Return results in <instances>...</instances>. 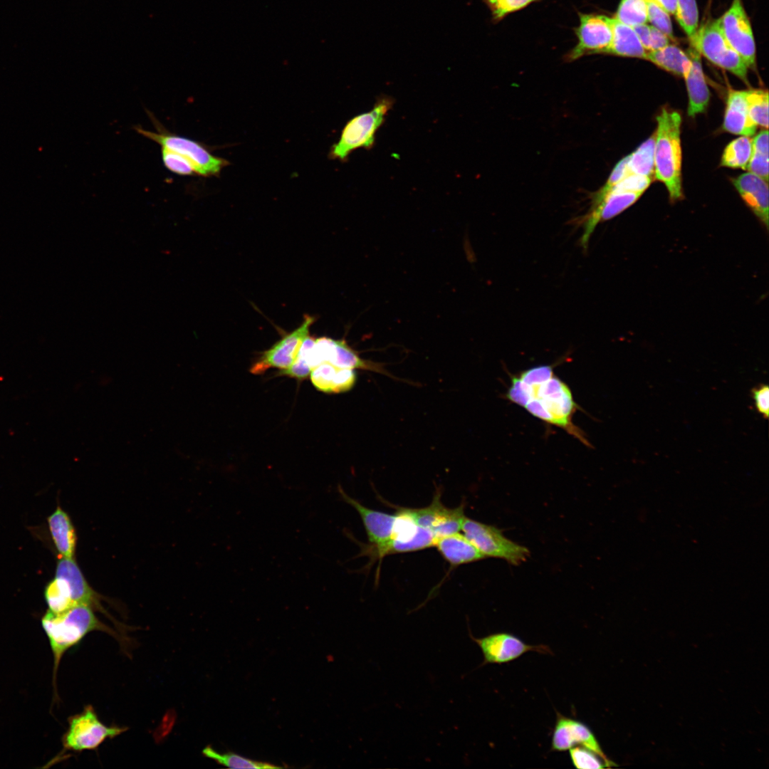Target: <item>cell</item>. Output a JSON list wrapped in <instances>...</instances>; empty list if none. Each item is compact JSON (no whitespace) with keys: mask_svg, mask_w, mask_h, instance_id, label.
<instances>
[{"mask_svg":"<svg viewBox=\"0 0 769 769\" xmlns=\"http://www.w3.org/2000/svg\"><path fill=\"white\" fill-rule=\"evenodd\" d=\"M612 37L605 54L622 57L645 58L647 51L643 48L634 28L611 18Z\"/></svg>","mask_w":769,"mask_h":769,"instance_id":"603a6c76","label":"cell"},{"mask_svg":"<svg viewBox=\"0 0 769 769\" xmlns=\"http://www.w3.org/2000/svg\"><path fill=\"white\" fill-rule=\"evenodd\" d=\"M314 387L325 393H341L350 390L356 383L355 370L340 368L329 362H323L310 372Z\"/></svg>","mask_w":769,"mask_h":769,"instance_id":"d6986e66","label":"cell"},{"mask_svg":"<svg viewBox=\"0 0 769 769\" xmlns=\"http://www.w3.org/2000/svg\"><path fill=\"white\" fill-rule=\"evenodd\" d=\"M655 132L632 154L627 162L628 174L654 177Z\"/></svg>","mask_w":769,"mask_h":769,"instance_id":"d4e9b609","label":"cell"},{"mask_svg":"<svg viewBox=\"0 0 769 769\" xmlns=\"http://www.w3.org/2000/svg\"><path fill=\"white\" fill-rule=\"evenodd\" d=\"M537 1L540 0H484V3L491 11L493 21L497 23Z\"/></svg>","mask_w":769,"mask_h":769,"instance_id":"836d02e7","label":"cell"},{"mask_svg":"<svg viewBox=\"0 0 769 769\" xmlns=\"http://www.w3.org/2000/svg\"><path fill=\"white\" fill-rule=\"evenodd\" d=\"M723 128L735 135L750 137L755 134L757 125L750 119L746 102V90L728 92Z\"/></svg>","mask_w":769,"mask_h":769,"instance_id":"ffe728a7","label":"cell"},{"mask_svg":"<svg viewBox=\"0 0 769 769\" xmlns=\"http://www.w3.org/2000/svg\"><path fill=\"white\" fill-rule=\"evenodd\" d=\"M647 9L648 20L652 25L674 40L673 28L669 14L656 0H644Z\"/></svg>","mask_w":769,"mask_h":769,"instance_id":"e575fe53","label":"cell"},{"mask_svg":"<svg viewBox=\"0 0 769 769\" xmlns=\"http://www.w3.org/2000/svg\"><path fill=\"white\" fill-rule=\"evenodd\" d=\"M55 577L66 582L75 605H86L93 608L100 606L98 595L90 586L73 558L61 557L57 563Z\"/></svg>","mask_w":769,"mask_h":769,"instance_id":"e0dca14e","label":"cell"},{"mask_svg":"<svg viewBox=\"0 0 769 769\" xmlns=\"http://www.w3.org/2000/svg\"><path fill=\"white\" fill-rule=\"evenodd\" d=\"M402 509L408 514L417 525L430 530L436 538L458 533L461 529L465 515L464 506L449 508L441 501L440 491H437L432 502L422 508Z\"/></svg>","mask_w":769,"mask_h":769,"instance_id":"7c38bea8","label":"cell"},{"mask_svg":"<svg viewBox=\"0 0 769 769\" xmlns=\"http://www.w3.org/2000/svg\"><path fill=\"white\" fill-rule=\"evenodd\" d=\"M720 19L722 30L731 46L741 56L748 68H755V39L741 0H733L730 8Z\"/></svg>","mask_w":769,"mask_h":769,"instance_id":"8fae6325","label":"cell"},{"mask_svg":"<svg viewBox=\"0 0 769 769\" xmlns=\"http://www.w3.org/2000/svg\"><path fill=\"white\" fill-rule=\"evenodd\" d=\"M392 105V98H380L371 110L350 119L342 129L339 140L333 146L330 157L345 160L356 149L372 148L376 132Z\"/></svg>","mask_w":769,"mask_h":769,"instance_id":"277c9868","label":"cell"},{"mask_svg":"<svg viewBox=\"0 0 769 769\" xmlns=\"http://www.w3.org/2000/svg\"><path fill=\"white\" fill-rule=\"evenodd\" d=\"M746 204L768 229V184L760 177L746 172L732 180Z\"/></svg>","mask_w":769,"mask_h":769,"instance_id":"2e32d148","label":"cell"},{"mask_svg":"<svg viewBox=\"0 0 769 769\" xmlns=\"http://www.w3.org/2000/svg\"><path fill=\"white\" fill-rule=\"evenodd\" d=\"M202 753L206 758L212 759L217 763L230 768H257L272 769L281 767L270 763L256 761L248 759L244 756L234 753H220L211 746H206L202 750Z\"/></svg>","mask_w":769,"mask_h":769,"instance_id":"f1b7e54d","label":"cell"},{"mask_svg":"<svg viewBox=\"0 0 769 769\" xmlns=\"http://www.w3.org/2000/svg\"><path fill=\"white\" fill-rule=\"evenodd\" d=\"M161 156L164 166L172 173L181 176H188L195 173L191 162L182 155L161 147Z\"/></svg>","mask_w":769,"mask_h":769,"instance_id":"d590c367","label":"cell"},{"mask_svg":"<svg viewBox=\"0 0 769 769\" xmlns=\"http://www.w3.org/2000/svg\"><path fill=\"white\" fill-rule=\"evenodd\" d=\"M580 23L575 29L577 43L565 56L567 61L586 55L605 54L610 46L611 18L598 14L579 13Z\"/></svg>","mask_w":769,"mask_h":769,"instance_id":"9c48e42d","label":"cell"},{"mask_svg":"<svg viewBox=\"0 0 769 769\" xmlns=\"http://www.w3.org/2000/svg\"><path fill=\"white\" fill-rule=\"evenodd\" d=\"M471 638L479 647L483 654V661L481 665L508 663L528 652L553 654L551 649L547 645L528 644L518 637L508 632L493 633L480 638L471 634Z\"/></svg>","mask_w":769,"mask_h":769,"instance_id":"30bf717a","label":"cell"},{"mask_svg":"<svg viewBox=\"0 0 769 769\" xmlns=\"http://www.w3.org/2000/svg\"><path fill=\"white\" fill-rule=\"evenodd\" d=\"M149 115L157 132L147 130L140 126L135 127V130L141 135L159 145L161 147L171 150L186 157L192 164L195 174L202 177L216 175L228 164L226 159L212 155L201 143L169 132L150 113Z\"/></svg>","mask_w":769,"mask_h":769,"instance_id":"5b68a950","label":"cell"},{"mask_svg":"<svg viewBox=\"0 0 769 769\" xmlns=\"http://www.w3.org/2000/svg\"><path fill=\"white\" fill-rule=\"evenodd\" d=\"M554 366H534L511 375L504 397L548 425L560 428L592 447L586 434L574 423V416L581 408L570 387L555 373Z\"/></svg>","mask_w":769,"mask_h":769,"instance_id":"6da1fadb","label":"cell"},{"mask_svg":"<svg viewBox=\"0 0 769 769\" xmlns=\"http://www.w3.org/2000/svg\"><path fill=\"white\" fill-rule=\"evenodd\" d=\"M686 53L691 60V66L684 75L689 95L688 115L694 117L707 108L710 93L703 71L701 55L691 46Z\"/></svg>","mask_w":769,"mask_h":769,"instance_id":"ac0fdd59","label":"cell"},{"mask_svg":"<svg viewBox=\"0 0 769 769\" xmlns=\"http://www.w3.org/2000/svg\"><path fill=\"white\" fill-rule=\"evenodd\" d=\"M573 765L580 769H594L609 768L605 761L592 750L581 746H573L569 749Z\"/></svg>","mask_w":769,"mask_h":769,"instance_id":"d6a6232c","label":"cell"},{"mask_svg":"<svg viewBox=\"0 0 769 769\" xmlns=\"http://www.w3.org/2000/svg\"><path fill=\"white\" fill-rule=\"evenodd\" d=\"M556 716L552 736V750L564 751L577 745L581 746L599 755L609 768L616 765L605 754L596 736L587 725L558 712Z\"/></svg>","mask_w":769,"mask_h":769,"instance_id":"5bb4252c","label":"cell"},{"mask_svg":"<svg viewBox=\"0 0 769 769\" xmlns=\"http://www.w3.org/2000/svg\"><path fill=\"white\" fill-rule=\"evenodd\" d=\"M54 660V674L63 654L78 644L88 634L103 631L115 635L112 629L99 620L92 607L78 605L59 613L48 610L41 619Z\"/></svg>","mask_w":769,"mask_h":769,"instance_id":"7a4b0ae2","label":"cell"},{"mask_svg":"<svg viewBox=\"0 0 769 769\" xmlns=\"http://www.w3.org/2000/svg\"><path fill=\"white\" fill-rule=\"evenodd\" d=\"M755 406L759 413L765 417H768L769 412V387L766 384H761L752 390Z\"/></svg>","mask_w":769,"mask_h":769,"instance_id":"74e56055","label":"cell"},{"mask_svg":"<svg viewBox=\"0 0 769 769\" xmlns=\"http://www.w3.org/2000/svg\"><path fill=\"white\" fill-rule=\"evenodd\" d=\"M466 538L485 557L506 560L513 565L525 562L529 550L507 538L496 527L464 517L461 529Z\"/></svg>","mask_w":769,"mask_h":769,"instance_id":"52a82bcc","label":"cell"},{"mask_svg":"<svg viewBox=\"0 0 769 769\" xmlns=\"http://www.w3.org/2000/svg\"><path fill=\"white\" fill-rule=\"evenodd\" d=\"M653 180V177L629 174L614 185L610 190L644 193Z\"/></svg>","mask_w":769,"mask_h":769,"instance_id":"8d00e7d4","label":"cell"},{"mask_svg":"<svg viewBox=\"0 0 769 769\" xmlns=\"http://www.w3.org/2000/svg\"><path fill=\"white\" fill-rule=\"evenodd\" d=\"M644 59L668 72L683 78L691 66V60L687 53L674 44H669L658 50L647 51Z\"/></svg>","mask_w":769,"mask_h":769,"instance_id":"cb8c5ba5","label":"cell"},{"mask_svg":"<svg viewBox=\"0 0 769 769\" xmlns=\"http://www.w3.org/2000/svg\"><path fill=\"white\" fill-rule=\"evenodd\" d=\"M127 730L125 727L108 726L100 721L91 706L69 719L63 737V745L73 751L93 750L107 739L113 738Z\"/></svg>","mask_w":769,"mask_h":769,"instance_id":"ba28073f","label":"cell"},{"mask_svg":"<svg viewBox=\"0 0 769 769\" xmlns=\"http://www.w3.org/2000/svg\"><path fill=\"white\" fill-rule=\"evenodd\" d=\"M654 177L666 186L674 202L682 198L680 114L663 108L656 116Z\"/></svg>","mask_w":769,"mask_h":769,"instance_id":"3957f363","label":"cell"},{"mask_svg":"<svg viewBox=\"0 0 769 769\" xmlns=\"http://www.w3.org/2000/svg\"><path fill=\"white\" fill-rule=\"evenodd\" d=\"M313 322V317L306 315L298 328L286 334L268 350L261 353L258 360L251 367L250 372L255 375H261L270 368L283 370L289 367L295 360L302 342L309 335L310 327Z\"/></svg>","mask_w":769,"mask_h":769,"instance_id":"4fadbf2b","label":"cell"},{"mask_svg":"<svg viewBox=\"0 0 769 769\" xmlns=\"http://www.w3.org/2000/svg\"><path fill=\"white\" fill-rule=\"evenodd\" d=\"M670 38L659 29L650 26L649 51L658 50L669 44Z\"/></svg>","mask_w":769,"mask_h":769,"instance_id":"f35d334b","label":"cell"},{"mask_svg":"<svg viewBox=\"0 0 769 769\" xmlns=\"http://www.w3.org/2000/svg\"><path fill=\"white\" fill-rule=\"evenodd\" d=\"M619 21L634 28L648 21L644 0H621L614 16Z\"/></svg>","mask_w":769,"mask_h":769,"instance_id":"f546056e","label":"cell"},{"mask_svg":"<svg viewBox=\"0 0 769 769\" xmlns=\"http://www.w3.org/2000/svg\"><path fill=\"white\" fill-rule=\"evenodd\" d=\"M748 114L758 126L768 127V92L763 89L746 90Z\"/></svg>","mask_w":769,"mask_h":769,"instance_id":"4dcf8cb0","label":"cell"},{"mask_svg":"<svg viewBox=\"0 0 769 769\" xmlns=\"http://www.w3.org/2000/svg\"><path fill=\"white\" fill-rule=\"evenodd\" d=\"M753 152V140L747 136L731 141L725 148L721 164L731 168L746 169Z\"/></svg>","mask_w":769,"mask_h":769,"instance_id":"484cf974","label":"cell"},{"mask_svg":"<svg viewBox=\"0 0 769 769\" xmlns=\"http://www.w3.org/2000/svg\"><path fill=\"white\" fill-rule=\"evenodd\" d=\"M659 4L669 14L675 15L677 0H656Z\"/></svg>","mask_w":769,"mask_h":769,"instance_id":"ab89813d","label":"cell"},{"mask_svg":"<svg viewBox=\"0 0 769 769\" xmlns=\"http://www.w3.org/2000/svg\"><path fill=\"white\" fill-rule=\"evenodd\" d=\"M338 491L342 500L352 506L359 513L372 545L382 544L390 539L397 515L370 509L357 500L350 497L339 486Z\"/></svg>","mask_w":769,"mask_h":769,"instance_id":"9a60e30c","label":"cell"},{"mask_svg":"<svg viewBox=\"0 0 769 769\" xmlns=\"http://www.w3.org/2000/svg\"><path fill=\"white\" fill-rule=\"evenodd\" d=\"M675 17L689 38L699 28V10L696 0H677Z\"/></svg>","mask_w":769,"mask_h":769,"instance_id":"1f68e13d","label":"cell"},{"mask_svg":"<svg viewBox=\"0 0 769 769\" xmlns=\"http://www.w3.org/2000/svg\"><path fill=\"white\" fill-rule=\"evenodd\" d=\"M691 46L716 66L748 83V66L731 46L722 30L721 19H711L698 28Z\"/></svg>","mask_w":769,"mask_h":769,"instance_id":"8992f818","label":"cell"},{"mask_svg":"<svg viewBox=\"0 0 769 769\" xmlns=\"http://www.w3.org/2000/svg\"><path fill=\"white\" fill-rule=\"evenodd\" d=\"M768 131L761 130L753 139V152L746 167L753 173L768 182Z\"/></svg>","mask_w":769,"mask_h":769,"instance_id":"4316f807","label":"cell"},{"mask_svg":"<svg viewBox=\"0 0 769 769\" xmlns=\"http://www.w3.org/2000/svg\"><path fill=\"white\" fill-rule=\"evenodd\" d=\"M48 525L54 545L63 558H73L77 537L73 523L59 506L48 518Z\"/></svg>","mask_w":769,"mask_h":769,"instance_id":"7402d4cb","label":"cell"},{"mask_svg":"<svg viewBox=\"0 0 769 769\" xmlns=\"http://www.w3.org/2000/svg\"><path fill=\"white\" fill-rule=\"evenodd\" d=\"M434 546L454 567L486 558L464 535L459 532L436 538Z\"/></svg>","mask_w":769,"mask_h":769,"instance_id":"44dd1931","label":"cell"},{"mask_svg":"<svg viewBox=\"0 0 769 769\" xmlns=\"http://www.w3.org/2000/svg\"><path fill=\"white\" fill-rule=\"evenodd\" d=\"M44 595L48 610L52 612H62L75 606L67 584L61 578L55 577L50 581L45 588Z\"/></svg>","mask_w":769,"mask_h":769,"instance_id":"83f0119b","label":"cell"}]
</instances>
